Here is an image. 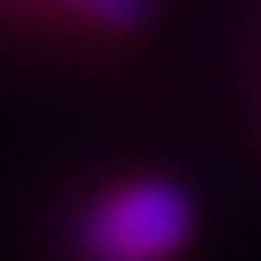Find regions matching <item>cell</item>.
<instances>
[{
	"label": "cell",
	"instance_id": "7a4b0ae2",
	"mask_svg": "<svg viewBox=\"0 0 261 261\" xmlns=\"http://www.w3.org/2000/svg\"><path fill=\"white\" fill-rule=\"evenodd\" d=\"M38 13L62 19V25H81V31H100V38H130L143 31L155 0H31Z\"/></svg>",
	"mask_w": 261,
	"mask_h": 261
},
{
	"label": "cell",
	"instance_id": "6da1fadb",
	"mask_svg": "<svg viewBox=\"0 0 261 261\" xmlns=\"http://www.w3.org/2000/svg\"><path fill=\"white\" fill-rule=\"evenodd\" d=\"M199 237V205L174 174H118L75 199L62 224L69 261H180Z\"/></svg>",
	"mask_w": 261,
	"mask_h": 261
}]
</instances>
